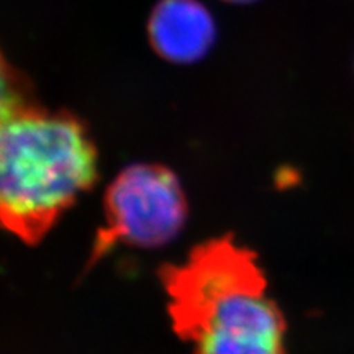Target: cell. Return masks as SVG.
<instances>
[{
    "mask_svg": "<svg viewBox=\"0 0 354 354\" xmlns=\"http://www.w3.org/2000/svg\"><path fill=\"white\" fill-rule=\"evenodd\" d=\"M159 279L172 330L194 354H286L287 323L268 295V279L250 248L233 236L201 243Z\"/></svg>",
    "mask_w": 354,
    "mask_h": 354,
    "instance_id": "6da1fadb",
    "label": "cell"
},
{
    "mask_svg": "<svg viewBox=\"0 0 354 354\" xmlns=\"http://www.w3.org/2000/svg\"><path fill=\"white\" fill-rule=\"evenodd\" d=\"M97 149L73 115L50 112L3 84L0 122V218L38 245L81 194L95 184Z\"/></svg>",
    "mask_w": 354,
    "mask_h": 354,
    "instance_id": "7a4b0ae2",
    "label": "cell"
},
{
    "mask_svg": "<svg viewBox=\"0 0 354 354\" xmlns=\"http://www.w3.org/2000/svg\"><path fill=\"white\" fill-rule=\"evenodd\" d=\"M187 198L177 176L161 165H131L118 172L104 196V227L92 245L87 268L117 245L165 246L187 220Z\"/></svg>",
    "mask_w": 354,
    "mask_h": 354,
    "instance_id": "3957f363",
    "label": "cell"
},
{
    "mask_svg": "<svg viewBox=\"0 0 354 354\" xmlns=\"http://www.w3.org/2000/svg\"><path fill=\"white\" fill-rule=\"evenodd\" d=\"M153 50L166 61L192 64L215 41V21L198 0H159L148 21Z\"/></svg>",
    "mask_w": 354,
    "mask_h": 354,
    "instance_id": "277c9868",
    "label": "cell"
},
{
    "mask_svg": "<svg viewBox=\"0 0 354 354\" xmlns=\"http://www.w3.org/2000/svg\"><path fill=\"white\" fill-rule=\"evenodd\" d=\"M223 2H228V3H250V2H254V0H223Z\"/></svg>",
    "mask_w": 354,
    "mask_h": 354,
    "instance_id": "5b68a950",
    "label": "cell"
}]
</instances>
